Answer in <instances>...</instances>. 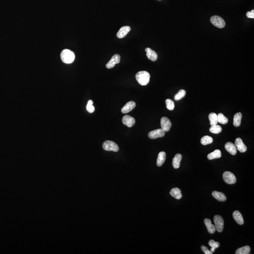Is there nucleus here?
<instances>
[{
  "instance_id": "5",
  "label": "nucleus",
  "mask_w": 254,
  "mask_h": 254,
  "mask_svg": "<svg viewBox=\"0 0 254 254\" xmlns=\"http://www.w3.org/2000/svg\"><path fill=\"white\" fill-rule=\"evenodd\" d=\"M244 226L246 227H254V206L251 209L242 220Z\"/></svg>"
},
{
  "instance_id": "1",
  "label": "nucleus",
  "mask_w": 254,
  "mask_h": 254,
  "mask_svg": "<svg viewBox=\"0 0 254 254\" xmlns=\"http://www.w3.org/2000/svg\"><path fill=\"white\" fill-rule=\"evenodd\" d=\"M121 113L124 122L129 127H144L150 119L149 107L136 98L127 99L122 106Z\"/></svg>"
},
{
  "instance_id": "4",
  "label": "nucleus",
  "mask_w": 254,
  "mask_h": 254,
  "mask_svg": "<svg viewBox=\"0 0 254 254\" xmlns=\"http://www.w3.org/2000/svg\"><path fill=\"white\" fill-rule=\"evenodd\" d=\"M187 208V202L185 200H179L173 210V220L180 226H185L190 222V215L186 211Z\"/></svg>"
},
{
  "instance_id": "2",
  "label": "nucleus",
  "mask_w": 254,
  "mask_h": 254,
  "mask_svg": "<svg viewBox=\"0 0 254 254\" xmlns=\"http://www.w3.org/2000/svg\"><path fill=\"white\" fill-rule=\"evenodd\" d=\"M240 111L238 109H231L225 112L222 119L213 128L212 134L217 137L226 136L231 128L238 127L240 124Z\"/></svg>"
},
{
  "instance_id": "3",
  "label": "nucleus",
  "mask_w": 254,
  "mask_h": 254,
  "mask_svg": "<svg viewBox=\"0 0 254 254\" xmlns=\"http://www.w3.org/2000/svg\"><path fill=\"white\" fill-rule=\"evenodd\" d=\"M254 69V52H250L241 56L234 67V73L237 76H245Z\"/></svg>"
},
{
  "instance_id": "6",
  "label": "nucleus",
  "mask_w": 254,
  "mask_h": 254,
  "mask_svg": "<svg viewBox=\"0 0 254 254\" xmlns=\"http://www.w3.org/2000/svg\"><path fill=\"white\" fill-rule=\"evenodd\" d=\"M245 246L252 252L254 253V230L250 231L246 234L245 238H244Z\"/></svg>"
}]
</instances>
